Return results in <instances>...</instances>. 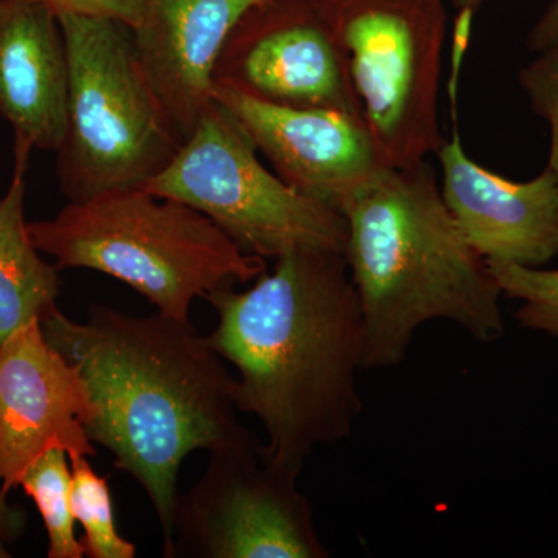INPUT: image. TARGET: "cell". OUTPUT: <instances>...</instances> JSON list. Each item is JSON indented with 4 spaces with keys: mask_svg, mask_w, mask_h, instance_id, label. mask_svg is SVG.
<instances>
[{
    "mask_svg": "<svg viewBox=\"0 0 558 558\" xmlns=\"http://www.w3.org/2000/svg\"><path fill=\"white\" fill-rule=\"evenodd\" d=\"M275 260L252 288L205 296L218 314L205 339L240 371L234 399L266 429L263 457L300 476L315 449L349 438L362 414L365 326L343 253Z\"/></svg>",
    "mask_w": 558,
    "mask_h": 558,
    "instance_id": "6da1fadb",
    "label": "cell"
},
{
    "mask_svg": "<svg viewBox=\"0 0 558 558\" xmlns=\"http://www.w3.org/2000/svg\"><path fill=\"white\" fill-rule=\"evenodd\" d=\"M40 329L86 384L92 442L108 449L153 502L167 557L183 459L255 438L238 418L236 379L190 319L160 312L132 317L95 304L78 323L54 306Z\"/></svg>",
    "mask_w": 558,
    "mask_h": 558,
    "instance_id": "7a4b0ae2",
    "label": "cell"
},
{
    "mask_svg": "<svg viewBox=\"0 0 558 558\" xmlns=\"http://www.w3.org/2000/svg\"><path fill=\"white\" fill-rule=\"evenodd\" d=\"M343 216V256L365 326L363 368L398 366L432 319H449L480 343L501 339V289L451 216L427 160L381 171Z\"/></svg>",
    "mask_w": 558,
    "mask_h": 558,
    "instance_id": "3957f363",
    "label": "cell"
},
{
    "mask_svg": "<svg viewBox=\"0 0 558 558\" xmlns=\"http://www.w3.org/2000/svg\"><path fill=\"white\" fill-rule=\"evenodd\" d=\"M28 231L58 269L101 271L178 319H189L197 296L267 271L264 258L197 209L143 189L69 202L54 218L28 222Z\"/></svg>",
    "mask_w": 558,
    "mask_h": 558,
    "instance_id": "277c9868",
    "label": "cell"
},
{
    "mask_svg": "<svg viewBox=\"0 0 558 558\" xmlns=\"http://www.w3.org/2000/svg\"><path fill=\"white\" fill-rule=\"evenodd\" d=\"M69 61L68 131L57 172L70 202L142 189L182 142L140 69L131 28L106 17L64 14Z\"/></svg>",
    "mask_w": 558,
    "mask_h": 558,
    "instance_id": "5b68a950",
    "label": "cell"
},
{
    "mask_svg": "<svg viewBox=\"0 0 558 558\" xmlns=\"http://www.w3.org/2000/svg\"><path fill=\"white\" fill-rule=\"evenodd\" d=\"M336 47L349 100L389 168L438 154L444 0H312Z\"/></svg>",
    "mask_w": 558,
    "mask_h": 558,
    "instance_id": "8992f818",
    "label": "cell"
},
{
    "mask_svg": "<svg viewBox=\"0 0 558 558\" xmlns=\"http://www.w3.org/2000/svg\"><path fill=\"white\" fill-rule=\"evenodd\" d=\"M258 149L220 102L202 117L171 163L143 190L190 205L248 255L344 253L347 219L260 163Z\"/></svg>",
    "mask_w": 558,
    "mask_h": 558,
    "instance_id": "52a82bcc",
    "label": "cell"
},
{
    "mask_svg": "<svg viewBox=\"0 0 558 558\" xmlns=\"http://www.w3.org/2000/svg\"><path fill=\"white\" fill-rule=\"evenodd\" d=\"M300 476L271 464L256 438L209 453L207 469L179 495L167 558H326Z\"/></svg>",
    "mask_w": 558,
    "mask_h": 558,
    "instance_id": "ba28073f",
    "label": "cell"
},
{
    "mask_svg": "<svg viewBox=\"0 0 558 558\" xmlns=\"http://www.w3.org/2000/svg\"><path fill=\"white\" fill-rule=\"evenodd\" d=\"M213 95L279 178L341 215L389 168L365 124L347 110L271 105L223 84Z\"/></svg>",
    "mask_w": 558,
    "mask_h": 558,
    "instance_id": "9c48e42d",
    "label": "cell"
},
{
    "mask_svg": "<svg viewBox=\"0 0 558 558\" xmlns=\"http://www.w3.org/2000/svg\"><path fill=\"white\" fill-rule=\"evenodd\" d=\"M215 84L271 105L357 117L336 47L312 0H263L253 7L223 46Z\"/></svg>",
    "mask_w": 558,
    "mask_h": 558,
    "instance_id": "30bf717a",
    "label": "cell"
},
{
    "mask_svg": "<svg viewBox=\"0 0 558 558\" xmlns=\"http://www.w3.org/2000/svg\"><path fill=\"white\" fill-rule=\"evenodd\" d=\"M95 417L86 384L44 337L39 319L0 344V487L20 486L49 450L69 458L97 453L87 428Z\"/></svg>",
    "mask_w": 558,
    "mask_h": 558,
    "instance_id": "8fae6325",
    "label": "cell"
},
{
    "mask_svg": "<svg viewBox=\"0 0 558 558\" xmlns=\"http://www.w3.org/2000/svg\"><path fill=\"white\" fill-rule=\"evenodd\" d=\"M259 2L143 0L132 43L140 69L182 145L215 102V73L227 39Z\"/></svg>",
    "mask_w": 558,
    "mask_h": 558,
    "instance_id": "7c38bea8",
    "label": "cell"
},
{
    "mask_svg": "<svg viewBox=\"0 0 558 558\" xmlns=\"http://www.w3.org/2000/svg\"><path fill=\"white\" fill-rule=\"evenodd\" d=\"M444 202L487 263L542 267L558 255V182H513L470 159L457 131L438 150Z\"/></svg>",
    "mask_w": 558,
    "mask_h": 558,
    "instance_id": "4fadbf2b",
    "label": "cell"
},
{
    "mask_svg": "<svg viewBox=\"0 0 558 558\" xmlns=\"http://www.w3.org/2000/svg\"><path fill=\"white\" fill-rule=\"evenodd\" d=\"M68 101V50L57 14L39 0H0V116L14 140L57 153Z\"/></svg>",
    "mask_w": 558,
    "mask_h": 558,
    "instance_id": "5bb4252c",
    "label": "cell"
},
{
    "mask_svg": "<svg viewBox=\"0 0 558 558\" xmlns=\"http://www.w3.org/2000/svg\"><path fill=\"white\" fill-rule=\"evenodd\" d=\"M32 146L14 140V168L0 197V344L57 306L60 269L40 258L25 220Z\"/></svg>",
    "mask_w": 558,
    "mask_h": 558,
    "instance_id": "9a60e30c",
    "label": "cell"
},
{
    "mask_svg": "<svg viewBox=\"0 0 558 558\" xmlns=\"http://www.w3.org/2000/svg\"><path fill=\"white\" fill-rule=\"evenodd\" d=\"M69 454L53 449L36 459L22 476L20 486L35 501L46 527L49 558H81L86 556L83 542L75 535V517L70 501L72 469Z\"/></svg>",
    "mask_w": 558,
    "mask_h": 558,
    "instance_id": "2e32d148",
    "label": "cell"
},
{
    "mask_svg": "<svg viewBox=\"0 0 558 558\" xmlns=\"http://www.w3.org/2000/svg\"><path fill=\"white\" fill-rule=\"evenodd\" d=\"M87 458H70V501L73 517L86 534L84 553L90 558H134L137 548L117 531L109 481L95 473Z\"/></svg>",
    "mask_w": 558,
    "mask_h": 558,
    "instance_id": "e0dca14e",
    "label": "cell"
},
{
    "mask_svg": "<svg viewBox=\"0 0 558 558\" xmlns=\"http://www.w3.org/2000/svg\"><path fill=\"white\" fill-rule=\"evenodd\" d=\"M502 295L523 301L515 318L523 328L558 339V269L488 263Z\"/></svg>",
    "mask_w": 558,
    "mask_h": 558,
    "instance_id": "ac0fdd59",
    "label": "cell"
},
{
    "mask_svg": "<svg viewBox=\"0 0 558 558\" xmlns=\"http://www.w3.org/2000/svg\"><path fill=\"white\" fill-rule=\"evenodd\" d=\"M519 81L532 110L549 124L550 150L546 168L558 182V47L539 51L534 61L520 70Z\"/></svg>",
    "mask_w": 558,
    "mask_h": 558,
    "instance_id": "d6986e66",
    "label": "cell"
},
{
    "mask_svg": "<svg viewBox=\"0 0 558 558\" xmlns=\"http://www.w3.org/2000/svg\"><path fill=\"white\" fill-rule=\"evenodd\" d=\"M49 7L57 16L76 14V16L106 17L123 22L132 28L142 17L143 0H39Z\"/></svg>",
    "mask_w": 558,
    "mask_h": 558,
    "instance_id": "ffe728a7",
    "label": "cell"
},
{
    "mask_svg": "<svg viewBox=\"0 0 558 558\" xmlns=\"http://www.w3.org/2000/svg\"><path fill=\"white\" fill-rule=\"evenodd\" d=\"M9 495L0 487V558L10 557V545L16 543L27 527L25 510L11 506Z\"/></svg>",
    "mask_w": 558,
    "mask_h": 558,
    "instance_id": "44dd1931",
    "label": "cell"
},
{
    "mask_svg": "<svg viewBox=\"0 0 558 558\" xmlns=\"http://www.w3.org/2000/svg\"><path fill=\"white\" fill-rule=\"evenodd\" d=\"M527 46L537 53L558 47V0H554L553 5L532 28Z\"/></svg>",
    "mask_w": 558,
    "mask_h": 558,
    "instance_id": "7402d4cb",
    "label": "cell"
},
{
    "mask_svg": "<svg viewBox=\"0 0 558 558\" xmlns=\"http://www.w3.org/2000/svg\"><path fill=\"white\" fill-rule=\"evenodd\" d=\"M484 2H486V0H451V3H453L459 11L469 10L472 11V13H476Z\"/></svg>",
    "mask_w": 558,
    "mask_h": 558,
    "instance_id": "603a6c76",
    "label": "cell"
}]
</instances>
